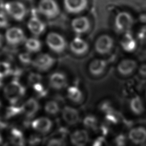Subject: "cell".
<instances>
[{
    "label": "cell",
    "mask_w": 146,
    "mask_h": 146,
    "mask_svg": "<svg viewBox=\"0 0 146 146\" xmlns=\"http://www.w3.org/2000/svg\"><path fill=\"white\" fill-rule=\"evenodd\" d=\"M25 93V88L17 80L10 82L4 88V94L6 98L13 104L19 101Z\"/></svg>",
    "instance_id": "cell-1"
},
{
    "label": "cell",
    "mask_w": 146,
    "mask_h": 146,
    "mask_svg": "<svg viewBox=\"0 0 146 146\" xmlns=\"http://www.w3.org/2000/svg\"><path fill=\"white\" fill-rule=\"evenodd\" d=\"M114 25L118 31L123 33H129L133 25V18L128 12L120 11L115 16Z\"/></svg>",
    "instance_id": "cell-2"
},
{
    "label": "cell",
    "mask_w": 146,
    "mask_h": 146,
    "mask_svg": "<svg viewBox=\"0 0 146 146\" xmlns=\"http://www.w3.org/2000/svg\"><path fill=\"white\" fill-rule=\"evenodd\" d=\"M46 42L49 48L57 54L62 53L67 46L66 39L60 34L55 32H51L47 35Z\"/></svg>",
    "instance_id": "cell-3"
},
{
    "label": "cell",
    "mask_w": 146,
    "mask_h": 146,
    "mask_svg": "<svg viewBox=\"0 0 146 146\" xmlns=\"http://www.w3.org/2000/svg\"><path fill=\"white\" fill-rule=\"evenodd\" d=\"M5 9L7 13L14 19L21 21L26 15L27 10L25 6L18 1H11L5 5Z\"/></svg>",
    "instance_id": "cell-4"
},
{
    "label": "cell",
    "mask_w": 146,
    "mask_h": 146,
    "mask_svg": "<svg viewBox=\"0 0 146 146\" xmlns=\"http://www.w3.org/2000/svg\"><path fill=\"white\" fill-rule=\"evenodd\" d=\"M38 10L49 19L56 18L60 13L59 7L55 0H40L38 5Z\"/></svg>",
    "instance_id": "cell-5"
},
{
    "label": "cell",
    "mask_w": 146,
    "mask_h": 146,
    "mask_svg": "<svg viewBox=\"0 0 146 146\" xmlns=\"http://www.w3.org/2000/svg\"><path fill=\"white\" fill-rule=\"evenodd\" d=\"M113 45L114 41L111 36L102 34L96 39L94 47L97 53L100 55H106L112 51Z\"/></svg>",
    "instance_id": "cell-6"
},
{
    "label": "cell",
    "mask_w": 146,
    "mask_h": 146,
    "mask_svg": "<svg viewBox=\"0 0 146 146\" xmlns=\"http://www.w3.org/2000/svg\"><path fill=\"white\" fill-rule=\"evenodd\" d=\"M71 26L72 31L78 36L87 33L91 28V23L88 17L78 16L74 18L71 22Z\"/></svg>",
    "instance_id": "cell-7"
},
{
    "label": "cell",
    "mask_w": 146,
    "mask_h": 146,
    "mask_svg": "<svg viewBox=\"0 0 146 146\" xmlns=\"http://www.w3.org/2000/svg\"><path fill=\"white\" fill-rule=\"evenodd\" d=\"M55 59L48 54L43 53L38 55L33 61V64L40 71L48 70L54 64Z\"/></svg>",
    "instance_id": "cell-8"
},
{
    "label": "cell",
    "mask_w": 146,
    "mask_h": 146,
    "mask_svg": "<svg viewBox=\"0 0 146 146\" xmlns=\"http://www.w3.org/2000/svg\"><path fill=\"white\" fill-rule=\"evenodd\" d=\"M5 38L9 44L11 45H18L25 41V35L21 28L13 27L6 31Z\"/></svg>",
    "instance_id": "cell-9"
},
{
    "label": "cell",
    "mask_w": 146,
    "mask_h": 146,
    "mask_svg": "<svg viewBox=\"0 0 146 146\" xmlns=\"http://www.w3.org/2000/svg\"><path fill=\"white\" fill-rule=\"evenodd\" d=\"M63 4L65 10L68 13L78 14L87 9L88 0H63Z\"/></svg>",
    "instance_id": "cell-10"
},
{
    "label": "cell",
    "mask_w": 146,
    "mask_h": 146,
    "mask_svg": "<svg viewBox=\"0 0 146 146\" xmlns=\"http://www.w3.org/2000/svg\"><path fill=\"white\" fill-rule=\"evenodd\" d=\"M71 52L76 55L82 56L86 54L89 49L88 42L80 36L74 38L70 43Z\"/></svg>",
    "instance_id": "cell-11"
},
{
    "label": "cell",
    "mask_w": 146,
    "mask_h": 146,
    "mask_svg": "<svg viewBox=\"0 0 146 146\" xmlns=\"http://www.w3.org/2000/svg\"><path fill=\"white\" fill-rule=\"evenodd\" d=\"M137 64L136 62L132 59H124L121 60L117 66L118 72L123 76H129L136 69Z\"/></svg>",
    "instance_id": "cell-12"
},
{
    "label": "cell",
    "mask_w": 146,
    "mask_h": 146,
    "mask_svg": "<svg viewBox=\"0 0 146 146\" xmlns=\"http://www.w3.org/2000/svg\"><path fill=\"white\" fill-rule=\"evenodd\" d=\"M62 116L64 121L68 125L76 124L80 119L78 111L72 107L65 106L62 111Z\"/></svg>",
    "instance_id": "cell-13"
},
{
    "label": "cell",
    "mask_w": 146,
    "mask_h": 146,
    "mask_svg": "<svg viewBox=\"0 0 146 146\" xmlns=\"http://www.w3.org/2000/svg\"><path fill=\"white\" fill-rule=\"evenodd\" d=\"M128 138L135 144L140 145L146 141V129L137 127L131 129L128 133Z\"/></svg>",
    "instance_id": "cell-14"
},
{
    "label": "cell",
    "mask_w": 146,
    "mask_h": 146,
    "mask_svg": "<svg viewBox=\"0 0 146 146\" xmlns=\"http://www.w3.org/2000/svg\"><path fill=\"white\" fill-rule=\"evenodd\" d=\"M89 140V135L84 129H78L70 135V141L74 146H86Z\"/></svg>",
    "instance_id": "cell-15"
},
{
    "label": "cell",
    "mask_w": 146,
    "mask_h": 146,
    "mask_svg": "<svg viewBox=\"0 0 146 146\" xmlns=\"http://www.w3.org/2000/svg\"><path fill=\"white\" fill-rule=\"evenodd\" d=\"M27 26L30 31L36 36L43 34L46 29L44 23L36 16H33L29 19Z\"/></svg>",
    "instance_id": "cell-16"
},
{
    "label": "cell",
    "mask_w": 146,
    "mask_h": 146,
    "mask_svg": "<svg viewBox=\"0 0 146 146\" xmlns=\"http://www.w3.org/2000/svg\"><path fill=\"white\" fill-rule=\"evenodd\" d=\"M106 60L102 59H95L89 64L88 70L94 76H98L102 75L107 67Z\"/></svg>",
    "instance_id": "cell-17"
},
{
    "label": "cell",
    "mask_w": 146,
    "mask_h": 146,
    "mask_svg": "<svg viewBox=\"0 0 146 146\" xmlns=\"http://www.w3.org/2000/svg\"><path fill=\"white\" fill-rule=\"evenodd\" d=\"M32 127L35 131L41 133L49 132L52 127L51 121L47 117H39L34 120L31 124Z\"/></svg>",
    "instance_id": "cell-18"
},
{
    "label": "cell",
    "mask_w": 146,
    "mask_h": 146,
    "mask_svg": "<svg viewBox=\"0 0 146 146\" xmlns=\"http://www.w3.org/2000/svg\"><path fill=\"white\" fill-rule=\"evenodd\" d=\"M120 45L124 51L131 52L136 48L137 42L135 38L129 33H124L121 39Z\"/></svg>",
    "instance_id": "cell-19"
},
{
    "label": "cell",
    "mask_w": 146,
    "mask_h": 146,
    "mask_svg": "<svg viewBox=\"0 0 146 146\" xmlns=\"http://www.w3.org/2000/svg\"><path fill=\"white\" fill-rule=\"evenodd\" d=\"M49 82L50 86L53 88L60 90L67 84V78L63 73L56 72L53 73L50 76Z\"/></svg>",
    "instance_id": "cell-20"
},
{
    "label": "cell",
    "mask_w": 146,
    "mask_h": 146,
    "mask_svg": "<svg viewBox=\"0 0 146 146\" xmlns=\"http://www.w3.org/2000/svg\"><path fill=\"white\" fill-rule=\"evenodd\" d=\"M39 108L38 102L34 98H30L23 104L22 111L27 117H32L38 112Z\"/></svg>",
    "instance_id": "cell-21"
},
{
    "label": "cell",
    "mask_w": 146,
    "mask_h": 146,
    "mask_svg": "<svg viewBox=\"0 0 146 146\" xmlns=\"http://www.w3.org/2000/svg\"><path fill=\"white\" fill-rule=\"evenodd\" d=\"M129 108L135 115H141L144 111V106L141 98L138 96H133L129 102Z\"/></svg>",
    "instance_id": "cell-22"
},
{
    "label": "cell",
    "mask_w": 146,
    "mask_h": 146,
    "mask_svg": "<svg viewBox=\"0 0 146 146\" xmlns=\"http://www.w3.org/2000/svg\"><path fill=\"white\" fill-rule=\"evenodd\" d=\"M68 98L73 102L79 103L83 100V94L80 90L76 86H70L67 91Z\"/></svg>",
    "instance_id": "cell-23"
},
{
    "label": "cell",
    "mask_w": 146,
    "mask_h": 146,
    "mask_svg": "<svg viewBox=\"0 0 146 146\" xmlns=\"http://www.w3.org/2000/svg\"><path fill=\"white\" fill-rule=\"evenodd\" d=\"M10 139L14 146H24L25 139L23 133L18 129L13 128L10 132Z\"/></svg>",
    "instance_id": "cell-24"
},
{
    "label": "cell",
    "mask_w": 146,
    "mask_h": 146,
    "mask_svg": "<svg viewBox=\"0 0 146 146\" xmlns=\"http://www.w3.org/2000/svg\"><path fill=\"white\" fill-rule=\"evenodd\" d=\"M25 47L31 52H36L42 47L40 41L36 38H30L25 40Z\"/></svg>",
    "instance_id": "cell-25"
},
{
    "label": "cell",
    "mask_w": 146,
    "mask_h": 146,
    "mask_svg": "<svg viewBox=\"0 0 146 146\" xmlns=\"http://www.w3.org/2000/svg\"><path fill=\"white\" fill-rule=\"evenodd\" d=\"M83 125L88 129L96 130L98 129V121L97 119L92 115H88L86 116L83 121Z\"/></svg>",
    "instance_id": "cell-26"
},
{
    "label": "cell",
    "mask_w": 146,
    "mask_h": 146,
    "mask_svg": "<svg viewBox=\"0 0 146 146\" xmlns=\"http://www.w3.org/2000/svg\"><path fill=\"white\" fill-rule=\"evenodd\" d=\"M45 111L50 115H56L59 112V106L55 101H48L44 106Z\"/></svg>",
    "instance_id": "cell-27"
},
{
    "label": "cell",
    "mask_w": 146,
    "mask_h": 146,
    "mask_svg": "<svg viewBox=\"0 0 146 146\" xmlns=\"http://www.w3.org/2000/svg\"><path fill=\"white\" fill-rule=\"evenodd\" d=\"M11 67L9 63L6 62H0V78H3L10 74Z\"/></svg>",
    "instance_id": "cell-28"
},
{
    "label": "cell",
    "mask_w": 146,
    "mask_h": 146,
    "mask_svg": "<svg viewBox=\"0 0 146 146\" xmlns=\"http://www.w3.org/2000/svg\"><path fill=\"white\" fill-rule=\"evenodd\" d=\"M42 76L36 73H31L28 78L29 83L33 86V85L40 83L42 80Z\"/></svg>",
    "instance_id": "cell-29"
},
{
    "label": "cell",
    "mask_w": 146,
    "mask_h": 146,
    "mask_svg": "<svg viewBox=\"0 0 146 146\" xmlns=\"http://www.w3.org/2000/svg\"><path fill=\"white\" fill-rule=\"evenodd\" d=\"M19 59L23 64H27L31 62V56L30 54L27 52H23L19 54Z\"/></svg>",
    "instance_id": "cell-30"
},
{
    "label": "cell",
    "mask_w": 146,
    "mask_h": 146,
    "mask_svg": "<svg viewBox=\"0 0 146 146\" xmlns=\"http://www.w3.org/2000/svg\"><path fill=\"white\" fill-rule=\"evenodd\" d=\"M92 146H108V144L103 136H99L94 140Z\"/></svg>",
    "instance_id": "cell-31"
},
{
    "label": "cell",
    "mask_w": 146,
    "mask_h": 146,
    "mask_svg": "<svg viewBox=\"0 0 146 146\" xmlns=\"http://www.w3.org/2000/svg\"><path fill=\"white\" fill-rule=\"evenodd\" d=\"M47 146H65V144L61 139L54 138L48 141Z\"/></svg>",
    "instance_id": "cell-32"
},
{
    "label": "cell",
    "mask_w": 146,
    "mask_h": 146,
    "mask_svg": "<svg viewBox=\"0 0 146 146\" xmlns=\"http://www.w3.org/2000/svg\"><path fill=\"white\" fill-rule=\"evenodd\" d=\"M116 146H125L126 144V138L123 135H118L115 140Z\"/></svg>",
    "instance_id": "cell-33"
},
{
    "label": "cell",
    "mask_w": 146,
    "mask_h": 146,
    "mask_svg": "<svg viewBox=\"0 0 146 146\" xmlns=\"http://www.w3.org/2000/svg\"><path fill=\"white\" fill-rule=\"evenodd\" d=\"M9 25L8 19L6 14L3 12L0 13V27L5 28L6 27Z\"/></svg>",
    "instance_id": "cell-34"
},
{
    "label": "cell",
    "mask_w": 146,
    "mask_h": 146,
    "mask_svg": "<svg viewBox=\"0 0 146 146\" xmlns=\"http://www.w3.org/2000/svg\"><path fill=\"white\" fill-rule=\"evenodd\" d=\"M33 87L34 88V90L36 91V92L40 94H42L43 93H44V87L42 86V83H37L35 84L33 86Z\"/></svg>",
    "instance_id": "cell-35"
},
{
    "label": "cell",
    "mask_w": 146,
    "mask_h": 146,
    "mask_svg": "<svg viewBox=\"0 0 146 146\" xmlns=\"http://www.w3.org/2000/svg\"><path fill=\"white\" fill-rule=\"evenodd\" d=\"M139 74L143 77H146V64H142L138 69Z\"/></svg>",
    "instance_id": "cell-36"
},
{
    "label": "cell",
    "mask_w": 146,
    "mask_h": 146,
    "mask_svg": "<svg viewBox=\"0 0 146 146\" xmlns=\"http://www.w3.org/2000/svg\"><path fill=\"white\" fill-rule=\"evenodd\" d=\"M2 41H3L2 36V35L0 34V47H1V45H2Z\"/></svg>",
    "instance_id": "cell-37"
},
{
    "label": "cell",
    "mask_w": 146,
    "mask_h": 146,
    "mask_svg": "<svg viewBox=\"0 0 146 146\" xmlns=\"http://www.w3.org/2000/svg\"><path fill=\"white\" fill-rule=\"evenodd\" d=\"M2 138L1 135H0V144H1V142H2Z\"/></svg>",
    "instance_id": "cell-38"
},
{
    "label": "cell",
    "mask_w": 146,
    "mask_h": 146,
    "mask_svg": "<svg viewBox=\"0 0 146 146\" xmlns=\"http://www.w3.org/2000/svg\"><path fill=\"white\" fill-rule=\"evenodd\" d=\"M145 95H146V94H145Z\"/></svg>",
    "instance_id": "cell-39"
}]
</instances>
